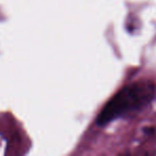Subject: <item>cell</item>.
Segmentation results:
<instances>
[{"label":"cell","mask_w":156,"mask_h":156,"mask_svg":"<svg viewBox=\"0 0 156 156\" xmlns=\"http://www.w3.org/2000/svg\"><path fill=\"white\" fill-rule=\"evenodd\" d=\"M155 92V85L149 80L125 86L101 110L96 118V124L98 126L107 125L128 113L141 110L153 101Z\"/></svg>","instance_id":"cell-1"}]
</instances>
